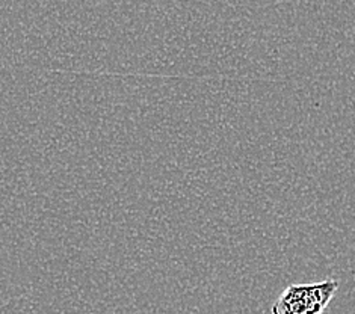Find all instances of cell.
Here are the masks:
<instances>
[{
    "instance_id": "1",
    "label": "cell",
    "mask_w": 355,
    "mask_h": 314,
    "mask_svg": "<svg viewBox=\"0 0 355 314\" xmlns=\"http://www.w3.org/2000/svg\"><path fill=\"white\" fill-rule=\"evenodd\" d=\"M340 283L327 278L320 283L291 284L274 302L270 314H324Z\"/></svg>"
}]
</instances>
